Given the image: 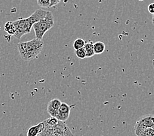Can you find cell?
<instances>
[{"label": "cell", "mask_w": 154, "mask_h": 136, "mask_svg": "<svg viewBox=\"0 0 154 136\" xmlns=\"http://www.w3.org/2000/svg\"><path fill=\"white\" fill-rule=\"evenodd\" d=\"M47 13V10L39 9H37L28 18H20L13 21V24L15 31V35L13 36L17 39H20L24 35L30 33L31 29L32 28L33 24L38 21L44 19L46 16Z\"/></svg>", "instance_id": "obj_1"}, {"label": "cell", "mask_w": 154, "mask_h": 136, "mask_svg": "<svg viewBox=\"0 0 154 136\" xmlns=\"http://www.w3.org/2000/svg\"><path fill=\"white\" fill-rule=\"evenodd\" d=\"M44 45L42 40L35 38L26 42H20L17 44V47L23 60L31 61L36 58L40 54L43 49Z\"/></svg>", "instance_id": "obj_2"}, {"label": "cell", "mask_w": 154, "mask_h": 136, "mask_svg": "<svg viewBox=\"0 0 154 136\" xmlns=\"http://www.w3.org/2000/svg\"><path fill=\"white\" fill-rule=\"evenodd\" d=\"M44 128L37 136H74L65 122L59 121L55 125H49L45 123Z\"/></svg>", "instance_id": "obj_3"}, {"label": "cell", "mask_w": 154, "mask_h": 136, "mask_svg": "<svg viewBox=\"0 0 154 136\" xmlns=\"http://www.w3.org/2000/svg\"><path fill=\"white\" fill-rule=\"evenodd\" d=\"M54 26V17L50 11H48L46 16L42 20L38 21L33 24L36 39L42 40L45 33Z\"/></svg>", "instance_id": "obj_4"}, {"label": "cell", "mask_w": 154, "mask_h": 136, "mask_svg": "<svg viewBox=\"0 0 154 136\" xmlns=\"http://www.w3.org/2000/svg\"><path fill=\"white\" fill-rule=\"evenodd\" d=\"M154 128V114H148L140 117L134 126V132L138 135L141 132L147 128Z\"/></svg>", "instance_id": "obj_5"}, {"label": "cell", "mask_w": 154, "mask_h": 136, "mask_svg": "<svg viewBox=\"0 0 154 136\" xmlns=\"http://www.w3.org/2000/svg\"><path fill=\"white\" fill-rule=\"evenodd\" d=\"M70 113H71V107L67 103L62 102L56 118L59 121L65 122L69 118Z\"/></svg>", "instance_id": "obj_6"}, {"label": "cell", "mask_w": 154, "mask_h": 136, "mask_svg": "<svg viewBox=\"0 0 154 136\" xmlns=\"http://www.w3.org/2000/svg\"><path fill=\"white\" fill-rule=\"evenodd\" d=\"M61 103V101L57 98L51 100L49 102L47 107V111L51 117L56 118L57 117Z\"/></svg>", "instance_id": "obj_7"}, {"label": "cell", "mask_w": 154, "mask_h": 136, "mask_svg": "<svg viewBox=\"0 0 154 136\" xmlns=\"http://www.w3.org/2000/svg\"><path fill=\"white\" fill-rule=\"evenodd\" d=\"M44 122L38 124L37 125L30 127L27 131V136H37L40 132L44 130Z\"/></svg>", "instance_id": "obj_8"}, {"label": "cell", "mask_w": 154, "mask_h": 136, "mask_svg": "<svg viewBox=\"0 0 154 136\" xmlns=\"http://www.w3.org/2000/svg\"><path fill=\"white\" fill-rule=\"evenodd\" d=\"M93 45L94 43L92 41L87 42L85 43V46H84V49L85 51L86 58H90L94 56L95 54H94V48H93Z\"/></svg>", "instance_id": "obj_9"}, {"label": "cell", "mask_w": 154, "mask_h": 136, "mask_svg": "<svg viewBox=\"0 0 154 136\" xmlns=\"http://www.w3.org/2000/svg\"><path fill=\"white\" fill-rule=\"evenodd\" d=\"M94 51L95 54H102L106 49V45L101 41H97L93 45Z\"/></svg>", "instance_id": "obj_10"}, {"label": "cell", "mask_w": 154, "mask_h": 136, "mask_svg": "<svg viewBox=\"0 0 154 136\" xmlns=\"http://www.w3.org/2000/svg\"><path fill=\"white\" fill-rule=\"evenodd\" d=\"M4 30L7 33L10 35V36H13L14 35H15V27H14L13 22H11V21H9V22L5 23Z\"/></svg>", "instance_id": "obj_11"}, {"label": "cell", "mask_w": 154, "mask_h": 136, "mask_svg": "<svg viewBox=\"0 0 154 136\" xmlns=\"http://www.w3.org/2000/svg\"><path fill=\"white\" fill-rule=\"evenodd\" d=\"M86 43L85 41L81 39V38H79V39H76L74 43H73V47H74V49L75 51L79 50L80 48H82L85 46V45Z\"/></svg>", "instance_id": "obj_12"}, {"label": "cell", "mask_w": 154, "mask_h": 136, "mask_svg": "<svg viewBox=\"0 0 154 136\" xmlns=\"http://www.w3.org/2000/svg\"><path fill=\"white\" fill-rule=\"evenodd\" d=\"M138 136H154V128H147L143 130Z\"/></svg>", "instance_id": "obj_13"}, {"label": "cell", "mask_w": 154, "mask_h": 136, "mask_svg": "<svg viewBox=\"0 0 154 136\" xmlns=\"http://www.w3.org/2000/svg\"><path fill=\"white\" fill-rule=\"evenodd\" d=\"M37 3L42 7H50V0H37Z\"/></svg>", "instance_id": "obj_14"}, {"label": "cell", "mask_w": 154, "mask_h": 136, "mask_svg": "<svg viewBox=\"0 0 154 136\" xmlns=\"http://www.w3.org/2000/svg\"><path fill=\"white\" fill-rule=\"evenodd\" d=\"M75 54L76 55V56L80 59H85V58H86V52L85 49H84V48H80L79 50H76L75 51Z\"/></svg>", "instance_id": "obj_15"}, {"label": "cell", "mask_w": 154, "mask_h": 136, "mask_svg": "<svg viewBox=\"0 0 154 136\" xmlns=\"http://www.w3.org/2000/svg\"><path fill=\"white\" fill-rule=\"evenodd\" d=\"M148 11L151 14L154 15V3H151L148 5Z\"/></svg>", "instance_id": "obj_16"}, {"label": "cell", "mask_w": 154, "mask_h": 136, "mask_svg": "<svg viewBox=\"0 0 154 136\" xmlns=\"http://www.w3.org/2000/svg\"><path fill=\"white\" fill-rule=\"evenodd\" d=\"M51 4H50V7H54L55 5H57L58 3L61 2V0H50Z\"/></svg>", "instance_id": "obj_17"}, {"label": "cell", "mask_w": 154, "mask_h": 136, "mask_svg": "<svg viewBox=\"0 0 154 136\" xmlns=\"http://www.w3.org/2000/svg\"><path fill=\"white\" fill-rule=\"evenodd\" d=\"M152 24L154 25V15H153V16H152Z\"/></svg>", "instance_id": "obj_18"}]
</instances>
